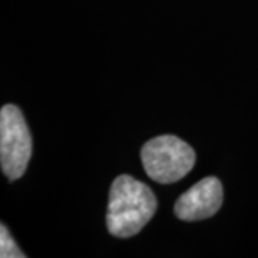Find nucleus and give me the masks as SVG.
<instances>
[{
  "instance_id": "obj_1",
  "label": "nucleus",
  "mask_w": 258,
  "mask_h": 258,
  "mask_svg": "<svg viewBox=\"0 0 258 258\" xmlns=\"http://www.w3.org/2000/svg\"><path fill=\"white\" fill-rule=\"evenodd\" d=\"M157 211L152 189L131 175H119L111 186L106 225L112 235L129 238L137 235Z\"/></svg>"
},
{
  "instance_id": "obj_3",
  "label": "nucleus",
  "mask_w": 258,
  "mask_h": 258,
  "mask_svg": "<svg viewBox=\"0 0 258 258\" xmlns=\"http://www.w3.org/2000/svg\"><path fill=\"white\" fill-rule=\"evenodd\" d=\"M32 157V138L22 111L5 105L0 111V164L5 176L19 179Z\"/></svg>"
},
{
  "instance_id": "obj_2",
  "label": "nucleus",
  "mask_w": 258,
  "mask_h": 258,
  "mask_svg": "<svg viewBox=\"0 0 258 258\" xmlns=\"http://www.w3.org/2000/svg\"><path fill=\"white\" fill-rule=\"evenodd\" d=\"M141 159L147 175L158 184H172L194 168L195 152L182 139L174 135L152 138L141 149Z\"/></svg>"
},
{
  "instance_id": "obj_5",
  "label": "nucleus",
  "mask_w": 258,
  "mask_h": 258,
  "mask_svg": "<svg viewBox=\"0 0 258 258\" xmlns=\"http://www.w3.org/2000/svg\"><path fill=\"white\" fill-rule=\"evenodd\" d=\"M0 257L2 258H23L25 254L18 248L8 228L2 224L0 227Z\"/></svg>"
},
{
  "instance_id": "obj_4",
  "label": "nucleus",
  "mask_w": 258,
  "mask_h": 258,
  "mask_svg": "<svg viewBox=\"0 0 258 258\" xmlns=\"http://www.w3.org/2000/svg\"><path fill=\"white\" fill-rule=\"evenodd\" d=\"M222 200L221 181L215 176H207L178 198L175 215L182 221H201L218 212Z\"/></svg>"
}]
</instances>
